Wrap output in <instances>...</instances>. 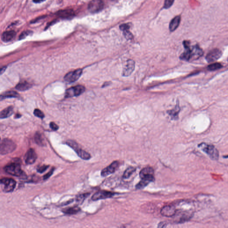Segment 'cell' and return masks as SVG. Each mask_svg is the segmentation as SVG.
Segmentation results:
<instances>
[{"instance_id": "29", "label": "cell", "mask_w": 228, "mask_h": 228, "mask_svg": "<svg viewBox=\"0 0 228 228\" xmlns=\"http://www.w3.org/2000/svg\"><path fill=\"white\" fill-rule=\"evenodd\" d=\"M149 183H150L149 181L142 180L141 181H140V182L136 186V188L137 189H142L145 187L147 185H148V184H149Z\"/></svg>"}, {"instance_id": "6", "label": "cell", "mask_w": 228, "mask_h": 228, "mask_svg": "<svg viewBox=\"0 0 228 228\" xmlns=\"http://www.w3.org/2000/svg\"><path fill=\"white\" fill-rule=\"evenodd\" d=\"M139 177L143 180L153 182L155 180L154 170L150 167L145 168L140 171Z\"/></svg>"}, {"instance_id": "36", "label": "cell", "mask_w": 228, "mask_h": 228, "mask_svg": "<svg viewBox=\"0 0 228 228\" xmlns=\"http://www.w3.org/2000/svg\"><path fill=\"white\" fill-rule=\"evenodd\" d=\"M30 33V32L29 31L23 32L20 35V39H24V38H25L26 36H27V35H29V34Z\"/></svg>"}, {"instance_id": "37", "label": "cell", "mask_w": 228, "mask_h": 228, "mask_svg": "<svg viewBox=\"0 0 228 228\" xmlns=\"http://www.w3.org/2000/svg\"><path fill=\"white\" fill-rule=\"evenodd\" d=\"M6 66H2V67H0V75L2 74L4 72H5V70H6Z\"/></svg>"}, {"instance_id": "1", "label": "cell", "mask_w": 228, "mask_h": 228, "mask_svg": "<svg viewBox=\"0 0 228 228\" xmlns=\"http://www.w3.org/2000/svg\"><path fill=\"white\" fill-rule=\"evenodd\" d=\"M16 145L12 140L4 139L0 141V154L6 155L12 153L15 150Z\"/></svg>"}, {"instance_id": "20", "label": "cell", "mask_w": 228, "mask_h": 228, "mask_svg": "<svg viewBox=\"0 0 228 228\" xmlns=\"http://www.w3.org/2000/svg\"><path fill=\"white\" fill-rule=\"evenodd\" d=\"M180 21V16H176L171 20L169 25V30L170 31H174L178 27Z\"/></svg>"}, {"instance_id": "40", "label": "cell", "mask_w": 228, "mask_h": 228, "mask_svg": "<svg viewBox=\"0 0 228 228\" xmlns=\"http://www.w3.org/2000/svg\"><path fill=\"white\" fill-rule=\"evenodd\" d=\"M16 117H17V118H19L20 117H21V115H19V114H17V115H16Z\"/></svg>"}, {"instance_id": "24", "label": "cell", "mask_w": 228, "mask_h": 228, "mask_svg": "<svg viewBox=\"0 0 228 228\" xmlns=\"http://www.w3.org/2000/svg\"><path fill=\"white\" fill-rule=\"evenodd\" d=\"M80 211V208L77 206L69 208L63 210V212L64 213L66 214H75Z\"/></svg>"}, {"instance_id": "14", "label": "cell", "mask_w": 228, "mask_h": 228, "mask_svg": "<svg viewBox=\"0 0 228 228\" xmlns=\"http://www.w3.org/2000/svg\"><path fill=\"white\" fill-rule=\"evenodd\" d=\"M37 158V154L33 149H29L25 156V161L28 165L33 164Z\"/></svg>"}, {"instance_id": "32", "label": "cell", "mask_w": 228, "mask_h": 228, "mask_svg": "<svg viewBox=\"0 0 228 228\" xmlns=\"http://www.w3.org/2000/svg\"><path fill=\"white\" fill-rule=\"evenodd\" d=\"M174 0H165V5H164V8L165 9H168L173 4L174 2Z\"/></svg>"}, {"instance_id": "3", "label": "cell", "mask_w": 228, "mask_h": 228, "mask_svg": "<svg viewBox=\"0 0 228 228\" xmlns=\"http://www.w3.org/2000/svg\"><path fill=\"white\" fill-rule=\"evenodd\" d=\"M66 144L72 148L76 152L79 157L84 160H88L91 159V155L88 152L84 151L78 147L76 142L73 140H68L66 142Z\"/></svg>"}, {"instance_id": "13", "label": "cell", "mask_w": 228, "mask_h": 228, "mask_svg": "<svg viewBox=\"0 0 228 228\" xmlns=\"http://www.w3.org/2000/svg\"><path fill=\"white\" fill-rule=\"evenodd\" d=\"M119 166V162L117 161H114L109 166L104 168L101 171L102 177H106L112 173H114L117 169Z\"/></svg>"}, {"instance_id": "9", "label": "cell", "mask_w": 228, "mask_h": 228, "mask_svg": "<svg viewBox=\"0 0 228 228\" xmlns=\"http://www.w3.org/2000/svg\"><path fill=\"white\" fill-rule=\"evenodd\" d=\"M82 69H77L73 72H70L67 73L64 77L65 81L69 83H73L75 82L77 79H79L81 75H82Z\"/></svg>"}, {"instance_id": "5", "label": "cell", "mask_w": 228, "mask_h": 228, "mask_svg": "<svg viewBox=\"0 0 228 228\" xmlns=\"http://www.w3.org/2000/svg\"><path fill=\"white\" fill-rule=\"evenodd\" d=\"M0 184L3 186V190L5 192L13 191L16 186V182L14 180L9 178H4L0 180Z\"/></svg>"}, {"instance_id": "23", "label": "cell", "mask_w": 228, "mask_h": 228, "mask_svg": "<svg viewBox=\"0 0 228 228\" xmlns=\"http://www.w3.org/2000/svg\"><path fill=\"white\" fill-rule=\"evenodd\" d=\"M19 94L17 93L16 92H13V91L6 92L0 96V100H3L8 98H18L19 97Z\"/></svg>"}, {"instance_id": "28", "label": "cell", "mask_w": 228, "mask_h": 228, "mask_svg": "<svg viewBox=\"0 0 228 228\" xmlns=\"http://www.w3.org/2000/svg\"><path fill=\"white\" fill-rule=\"evenodd\" d=\"M222 65L219 63H215L210 65L208 67L209 70L211 71H216L222 68Z\"/></svg>"}, {"instance_id": "18", "label": "cell", "mask_w": 228, "mask_h": 228, "mask_svg": "<svg viewBox=\"0 0 228 228\" xmlns=\"http://www.w3.org/2000/svg\"><path fill=\"white\" fill-rule=\"evenodd\" d=\"M120 29L123 31V34L125 38L127 40H131L133 38V35L129 31L130 25L127 24H124L121 25L120 26Z\"/></svg>"}, {"instance_id": "17", "label": "cell", "mask_w": 228, "mask_h": 228, "mask_svg": "<svg viewBox=\"0 0 228 228\" xmlns=\"http://www.w3.org/2000/svg\"><path fill=\"white\" fill-rule=\"evenodd\" d=\"M191 50V59H197L203 55V51L202 49L197 45H194L192 47Z\"/></svg>"}, {"instance_id": "21", "label": "cell", "mask_w": 228, "mask_h": 228, "mask_svg": "<svg viewBox=\"0 0 228 228\" xmlns=\"http://www.w3.org/2000/svg\"><path fill=\"white\" fill-rule=\"evenodd\" d=\"M13 112V107H9L5 108L4 110L0 112V118H4L9 117L12 115Z\"/></svg>"}, {"instance_id": "39", "label": "cell", "mask_w": 228, "mask_h": 228, "mask_svg": "<svg viewBox=\"0 0 228 228\" xmlns=\"http://www.w3.org/2000/svg\"><path fill=\"white\" fill-rule=\"evenodd\" d=\"M45 1V0H33V1L36 3H40L42 2Z\"/></svg>"}, {"instance_id": "26", "label": "cell", "mask_w": 228, "mask_h": 228, "mask_svg": "<svg viewBox=\"0 0 228 228\" xmlns=\"http://www.w3.org/2000/svg\"><path fill=\"white\" fill-rule=\"evenodd\" d=\"M136 171V168L133 167L128 168L124 172L123 178L124 179H127L130 177V176Z\"/></svg>"}, {"instance_id": "35", "label": "cell", "mask_w": 228, "mask_h": 228, "mask_svg": "<svg viewBox=\"0 0 228 228\" xmlns=\"http://www.w3.org/2000/svg\"><path fill=\"white\" fill-rule=\"evenodd\" d=\"M50 125L51 128L52 130H53L54 131H57V130H58V126H57L56 124L54 123V122H51Z\"/></svg>"}, {"instance_id": "33", "label": "cell", "mask_w": 228, "mask_h": 228, "mask_svg": "<svg viewBox=\"0 0 228 228\" xmlns=\"http://www.w3.org/2000/svg\"><path fill=\"white\" fill-rule=\"evenodd\" d=\"M48 167H49V166L43 165L38 168V169H37V171L39 173H42L44 172L45 171H46L47 168H48Z\"/></svg>"}, {"instance_id": "34", "label": "cell", "mask_w": 228, "mask_h": 228, "mask_svg": "<svg viewBox=\"0 0 228 228\" xmlns=\"http://www.w3.org/2000/svg\"><path fill=\"white\" fill-rule=\"evenodd\" d=\"M54 168H53V169H52L51 171L48 172V173H47V174H45V176L43 177V179L46 180L47 179L49 178L50 177H51L54 171Z\"/></svg>"}, {"instance_id": "31", "label": "cell", "mask_w": 228, "mask_h": 228, "mask_svg": "<svg viewBox=\"0 0 228 228\" xmlns=\"http://www.w3.org/2000/svg\"><path fill=\"white\" fill-rule=\"evenodd\" d=\"M34 114L36 116L40 118H43L44 117V114L39 109H35L34 111Z\"/></svg>"}, {"instance_id": "25", "label": "cell", "mask_w": 228, "mask_h": 228, "mask_svg": "<svg viewBox=\"0 0 228 228\" xmlns=\"http://www.w3.org/2000/svg\"><path fill=\"white\" fill-rule=\"evenodd\" d=\"M35 142L38 145L43 146L45 145L44 141L42 135L40 133H37L34 136Z\"/></svg>"}, {"instance_id": "4", "label": "cell", "mask_w": 228, "mask_h": 228, "mask_svg": "<svg viewBox=\"0 0 228 228\" xmlns=\"http://www.w3.org/2000/svg\"><path fill=\"white\" fill-rule=\"evenodd\" d=\"M4 170L8 174L16 177H22L23 173L21 165L18 163L9 164L4 167Z\"/></svg>"}, {"instance_id": "16", "label": "cell", "mask_w": 228, "mask_h": 228, "mask_svg": "<svg viewBox=\"0 0 228 228\" xmlns=\"http://www.w3.org/2000/svg\"><path fill=\"white\" fill-rule=\"evenodd\" d=\"M74 11L71 9L61 10L58 11L56 13V15L60 18L63 19H70L75 16Z\"/></svg>"}, {"instance_id": "19", "label": "cell", "mask_w": 228, "mask_h": 228, "mask_svg": "<svg viewBox=\"0 0 228 228\" xmlns=\"http://www.w3.org/2000/svg\"><path fill=\"white\" fill-rule=\"evenodd\" d=\"M16 34L14 31H10L3 33L1 39L4 42H9L13 40L16 36Z\"/></svg>"}, {"instance_id": "12", "label": "cell", "mask_w": 228, "mask_h": 228, "mask_svg": "<svg viewBox=\"0 0 228 228\" xmlns=\"http://www.w3.org/2000/svg\"><path fill=\"white\" fill-rule=\"evenodd\" d=\"M177 212V210L176 207L175 206L172 205L165 206L162 208L160 211L161 215L166 217H173L175 216Z\"/></svg>"}, {"instance_id": "7", "label": "cell", "mask_w": 228, "mask_h": 228, "mask_svg": "<svg viewBox=\"0 0 228 228\" xmlns=\"http://www.w3.org/2000/svg\"><path fill=\"white\" fill-rule=\"evenodd\" d=\"M85 91V87L82 85H77L66 90L65 97L66 98L78 96L81 95Z\"/></svg>"}, {"instance_id": "2", "label": "cell", "mask_w": 228, "mask_h": 228, "mask_svg": "<svg viewBox=\"0 0 228 228\" xmlns=\"http://www.w3.org/2000/svg\"><path fill=\"white\" fill-rule=\"evenodd\" d=\"M198 147L203 152H206L212 160H216L218 159V151L212 145L202 143L198 145Z\"/></svg>"}, {"instance_id": "10", "label": "cell", "mask_w": 228, "mask_h": 228, "mask_svg": "<svg viewBox=\"0 0 228 228\" xmlns=\"http://www.w3.org/2000/svg\"><path fill=\"white\" fill-rule=\"evenodd\" d=\"M115 194V193L111 191L104 190L100 191L94 194L92 197V200H97L101 199H105L112 197Z\"/></svg>"}, {"instance_id": "8", "label": "cell", "mask_w": 228, "mask_h": 228, "mask_svg": "<svg viewBox=\"0 0 228 228\" xmlns=\"http://www.w3.org/2000/svg\"><path fill=\"white\" fill-rule=\"evenodd\" d=\"M104 3L102 0H92L89 3L88 9L92 13H96L103 10Z\"/></svg>"}, {"instance_id": "30", "label": "cell", "mask_w": 228, "mask_h": 228, "mask_svg": "<svg viewBox=\"0 0 228 228\" xmlns=\"http://www.w3.org/2000/svg\"><path fill=\"white\" fill-rule=\"evenodd\" d=\"M90 194V193H86L78 195L76 197L77 201L79 202H83Z\"/></svg>"}, {"instance_id": "22", "label": "cell", "mask_w": 228, "mask_h": 228, "mask_svg": "<svg viewBox=\"0 0 228 228\" xmlns=\"http://www.w3.org/2000/svg\"><path fill=\"white\" fill-rule=\"evenodd\" d=\"M31 85L26 82H21L16 86V89L20 91H25L31 88Z\"/></svg>"}, {"instance_id": "11", "label": "cell", "mask_w": 228, "mask_h": 228, "mask_svg": "<svg viewBox=\"0 0 228 228\" xmlns=\"http://www.w3.org/2000/svg\"><path fill=\"white\" fill-rule=\"evenodd\" d=\"M222 55V52L218 49L212 50L206 56V60L208 63H212L218 60Z\"/></svg>"}, {"instance_id": "15", "label": "cell", "mask_w": 228, "mask_h": 228, "mask_svg": "<svg viewBox=\"0 0 228 228\" xmlns=\"http://www.w3.org/2000/svg\"><path fill=\"white\" fill-rule=\"evenodd\" d=\"M135 62L132 59L127 60L126 65L123 71V76L127 77L132 74L135 69Z\"/></svg>"}, {"instance_id": "38", "label": "cell", "mask_w": 228, "mask_h": 228, "mask_svg": "<svg viewBox=\"0 0 228 228\" xmlns=\"http://www.w3.org/2000/svg\"><path fill=\"white\" fill-rule=\"evenodd\" d=\"M166 227V224L164 222H161L159 223V224L158 225V227Z\"/></svg>"}, {"instance_id": "27", "label": "cell", "mask_w": 228, "mask_h": 228, "mask_svg": "<svg viewBox=\"0 0 228 228\" xmlns=\"http://www.w3.org/2000/svg\"><path fill=\"white\" fill-rule=\"evenodd\" d=\"M179 105H177L175 107V109L174 108L172 110H171L170 111H168V113L171 116V117H173L174 118H178V114L179 113L180 110V108L179 107Z\"/></svg>"}]
</instances>
